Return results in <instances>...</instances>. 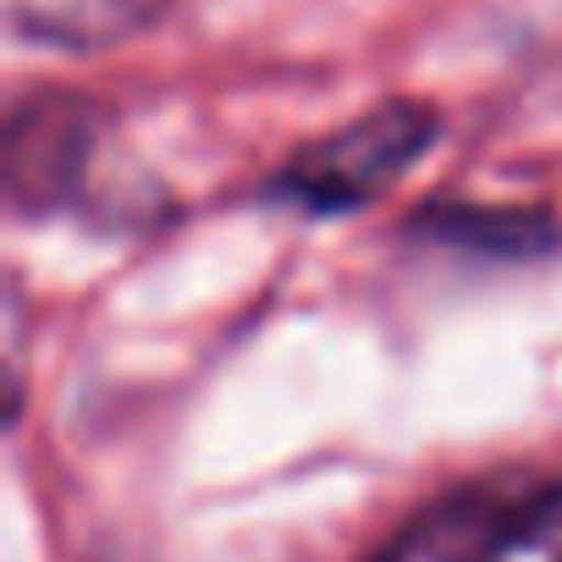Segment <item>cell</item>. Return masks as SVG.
<instances>
[{
	"label": "cell",
	"instance_id": "obj_1",
	"mask_svg": "<svg viewBox=\"0 0 562 562\" xmlns=\"http://www.w3.org/2000/svg\"><path fill=\"white\" fill-rule=\"evenodd\" d=\"M375 562H562V480L502 474L425 507Z\"/></svg>",
	"mask_w": 562,
	"mask_h": 562
},
{
	"label": "cell",
	"instance_id": "obj_2",
	"mask_svg": "<svg viewBox=\"0 0 562 562\" xmlns=\"http://www.w3.org/2000/svg\"><path fill=\"white\" fill-rule=\"evenodd\" d=\"M430 138H436V116L425 105L397 100V105H381V111L359 116L353 127L331 133L326 144H315L288 171L281 188L310 210H348V204L381 193Z\"/></svg>",
	"mask_w": 562,
	"mask_h": 562
}]
</instances>
